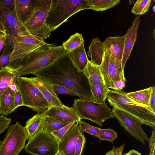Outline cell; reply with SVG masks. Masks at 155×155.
I'll use <instances>...</instances> for the list:
<instances>
[{
    "instance_id": "1",
    "label": "cell",
    "mask_w": 155,
    "mask_h": 155,
    "mask_svg": "<svg viewBox=\"0 0 155 155\" xmlns=\"http://www.w3.org/2000/svg\"><path fill=\"white\" fill-rule=\"evenodd\" d=\"M33 74L52 85L72 91L80 99L93 101L87 78L83 71H78L68 52L64 50L52 63Z\"/></svg>"
},
{
    "instance_id": "2",
    "label": "cell",
    "mask_w": 155,
    "mask_h": 155,
    "mask_svg": "<svg viewBox=\"0 0 155 155\" xmlns=\"http://www.w3.org/2000/svg\"><path fill=\"white\" fill-rule=\"evenodd\" d=\"M122 90H109L107 98L111 106L124 110L153 129L155 127V112L149 107L139 104L130 99Z\"/></svg>"
},
{
    "instance_id": "3",
    "label": "cell",
    "mask_w": 155,
    "mask_h": 155,
    "mask_svg": "<svg viewBox=\"0 0 155 155\" xmlns=\"http://www.w3.org/2000/svg\"><path fill=\"white\" fill-rule=\"evenodd\" d=\"M62 46L41 48L28 54L23 64L14 71L16 76L32 74L52 63L64 51Z\"/></svg>"
},
{
    "instance_id": "4",
    "label": "cell",
    "mask_w": 155,
    "mask_h": 155,
    "mask_svg": "<svg viewBox=\"0 0 155 155\" xmlns=\"http://www.w3.org/2000/svg\"><path fill=\"white\" fill-rule=\"evenodd\" d=\"M87 9H89L87 0H51L45 23L53 31L72 15Z\"/></svg>"
},
{
    "instance_id": "5",
    "label": "cell",
    "mask_w": 155,
    "mask_h": 155,
    "mask_svg": "<svg viewBox=\"0 0 155 155\" xmlns=\"http://www.w3.org/2000/svg\"><path fill=\"white\" fill-rule=\"evenodd\" d=\"M13 48L11 53L10 66L16 68L22 65L26 56L37 49L55 45L46 43L44 39L31 34L15 38L12 40Z\"/></svg>"
},
{
    "instance_id": "6",
    "label": "cell",
    "mask_w": 155,
    "mask_h": 155,
    "mask_svg": "<svg viewBox=\"0 0 155 155\" xmlns=\"http://www.w3.org/2000/svg\"><path fill=\"white\" fill-rule=\"evenodd\" d=\"M15 81L21 94L23 106L39 113H44L50 107L40 91L28 78L16 76Z\"/></svg>"
},
{
    "instance_id": "7",
    "label": "cell",
    "mask_w": 155,
    "mask_h": 155,
    "mask_svg": "<svg viewBox=\"0 0 155 155\" xmlns=\"http://www.w3.org/2000/svg\"><path fill=\"white\" fill-rule=\"evenodd\" d=\"M72 107L81 120H89L101 127L106 119L114 118L112 109L105 102L98 103L93 101L75 99Z\"/></svg>"
},
{
    "instance_id": "8",
    "label": "cell",
    "mask_w": 155,
    "mask_h": 155,
    "mask_svg": "<svg viewBox=\"0 0 155 155\" xmlns=\"http://www.w3.org/2000/svg\"><path fill=\"white\" fill-rule=\"evenodd\" d=\"M28 137L25 127L18 122L10 126L3 140L0 141V155H18Z\"/></svg>"
},
{
    "instance_id": "9",
    "label": "cell",
    "mask_w": 155,
    "mask_h": 155,
    "mask_svg": "<svg viewBox=\"0 0 155 155\" xmlns=\"http://www.w3.org/2000/svg\"><path fill=\"white\" fill-rule=\"evenodd\" d=\"M58 142L51 134L42 129L25 145V150L31 155H55Z\"/></svg>"
},
{
    "instance_id": "10",
    "label": "cell",
    "mask_w": 155,
    "mask_h": 155,
    "mask_svg": "<svg viewBox=\"0 0 155 155\" xmlns=\"http://www.w3.org/2000/svg\"><path fill=\"white\" fill-rule=\"evenodd\" d=\"M98 67L104 84L108 88L115 90L116 82L126 79L122 61L108 51L105 52L103 61Z\"/></svg>"
},
{
    "instance_id": "11",
    "label": "cell",
    "mask_w": 155,
    "mask_h": 155,
    "mask_svg": "<svg viewBox=\"0 0 155 155\" xmlns=\"http://www.w3.org/2000/svg\"><path fill=\"white\" fill-rule=\"evenodd\" d=\"M112 109L114 117L116 118L120 124L132 136L144 144L148 138L143 130V123L134 116L117 107Z\"/></svg>"
},
{
    "instance_id": "12",
    "label": "cell",
    "mask_w": 155,
    "mask_h": 155,
    "mask_svg": "<svg viewBox=\"0 0 155 155\" xmlns=\"http://www.w3.org/2000/svg\"><path fill=\"white\" fill-rule=\"evenodd\" d=\"M48 12L36 5L34 11L24 24L30 34L43 39L49 37L52 31L45 23Z\"/></svg>"
},
{
    "instance_id": "13",
    "label": "cell",
    "mask_w": 155,
    "mask_h": 155,
    "mask_svg": "<svg viewBox=\"0 0 155 155\" xmlns=\"http://www.w3.org/2000/svg\"><path fill=\"white\" fill-rule=\"evenodd\" d=\"M0 18L12 41L16 37L30 34L16 15L0 2Z\"/></svg>"
},
{
    "instance_id": "14",
    "label": "cell",
    "mask_w": 155,
    "mask_h": 155,
    "mask_svg": "<svg viewBox=\"0 0 155 155\" xmlns=\"http://www.w3.org/2000/svg\"><path fill=\"white\" fill-rule=\"evenodd\" d=\"M78 123L74 124L58 142V150L65 155L74 154L77 138L81 132Z\"/></svg>"
},
{
    "instance_id": "15",
    "label": "cell",
    "mask_w": 155,
    "mask_h": 155,
    "mask_svg": "<svg viewBox=\"0 0 155 155\" xmlns=\"http://www.w3.org/2000/svg\"><path fill=\"white\" fill-rule=\"evenodd\" d=\"M141 21L139 16L137 17L134 20L132 25L124 35L125 38L123 54L122 60V68L124 71L125 64L129 59L136 41L137 32Z\"/></svg>"
},
{
    "instance_id": "16",
    "label": "cell",
    "mask_w": 155,
    "mask_h": 155,
    "mask_svg": "<svg viewBox=\"0 0 155 155\" xmlns=\"http://www.w3.org/2000/svg\"><path fill=\"white\" fill-rule=\"evenodd\" d=\"M29 79L39 90L50 107H61L64 105L54 93L52 85L37 77Z\"/></svg>"
},
{
    "instance_id": "17",
    "label": "cell",
    "mask_w": 155,
    "mask_h": 155,
    "mask_svg": "<svg viewBox=\"0 0 155 155\" xmlns=\"http://www.w3.org/2000/svg\"><path fill=\"white\" fill-rule=\"evenodd\" d=\"M45 116L60 119L64 120L79 122L81 119L72 107L65 105L61 107H50L44 112Z\"/></svg>"
},
{
    "instance_id": "18",
    "label": "cell",
    "mask_w": 155,
    "mask_h": 155,
    "mask_svg": "<svg viewBox=\"0 0 155 155\" xmlns=\"http://www.w3.org/2000/svg\"><path fill=\"white\" fill-rule=\"evenodd\" d=\"M125 37L116 36L107 38L103 42L105 52L107 51L122 60L124 46Z\"/></svg>"
},
{
    "instance_id": "19",
    "label": "cell",
    "mask_w": 155,
    "mask_h": 155,
    "mask_svg": "<svg viewBox=\"0 0 155 155\" xmlns=\"http://www.w3.org/2000/svg\"><path fill=\"white\" fill-rule=\"evenodd\" d=\"M16 15L24 25L35 9L36 0H15Z\"/></svg>"
},
{
    "instance_id": "20",
    "label": "cell",
    "mask_w": 155,
    "mask_h": 155,
    "mask_svg": "<svg viewBox=\"0 0 155 155\" xmlns=\"http://www.w3.org/2000/svg\"><path fill=\"white\" fill-rule=\"evenodd\" d=\"M88 56L91 58V61L99 66L104 59L105 52L103 42L98 38H93L89 46Z\"/></svg>"
},
{
    "instance_id": "21",
    "label": "cell",
    "mask_w": 155,
    "mask_h": 155,
    "mask_svg": "<svg viewBox=\"0 0 155 155\" xmlns=\"http://www.w3.org/2000/svg\"><path fill=\"white\" fill-rule=\"evenodd\" d=\"M68 53L73 64L78 71L79 72H83L89 60L85 51L84 43Z\"/></svg>"
},
{
    "instance_id": "22",
    "label": "cell",
    "mask_w": 155,
    "mask_h": 155,
    "mask_svg": "<svg viewBox=\"0 0 155 155\" xmlns=\"http://www.w3.org/2000/svg\"><path fill=\"white\" fill-rule=\"evenodd\" d=\"M14 91L8 88L0 95V114L6 116L15 110L14 108Z\"/></svg>"
},
{
    "instance_id": "23",
    "label": "cell",
    "mask_w": 155,
    "mask_h": 155,
    "mask_svg": "<svg viewBox=\"0 0 155 155\" xmlns=\"http://www.w3.org/2000/svg\"><path fill=\"white\" fill-rule=\"evenodd\" d=\"M45 116L44 113H38L26 121L25 127L28 134V140L43 129V121Z\"/></svg>"
},
{
    "instance_id": "24",
    "label": "cell",
    "mask_w": 155,
    "mask_h": 155,
    "mask_svg": "<svg viewBox=\"0 0 155 155\" xmlns=\"http://www.w3.org/2000/svg\"><path fill=\"white\" fill-rule=\"evenodd\" d=\"M16 76L14 68L10 67L0 69V95L13 84Z\"/></svg>"
},
{
    "instance_id": "25",
    "label": "cell",
    "mask_w": 155,
    "mask_h": 155,
    "mask_svg": "<svg viewBox=\"0 0 155 155\" xmlns=\"http://www.w3.org/2000/svg\"><path fill=\"white\" fill-rule=\"evenodd\" d=\"M83 72L90 85L99 83L104 84L98 66L94 64L90 61L89 60Z\"/></svg>"
},
{
    "instance_id": "26",
    "label": "cell",
    "mask_w": 155,
    "mask_h": 155,
    "mask_svg": "<svg viewBox=\"0 0 155 155\" xmlns=\"http://www.w3.org/2000/svg\"><path fill=\"white\" fill-rule=\"evenodd\" d=\"M152 87L135 92L126 93L127 96L135 102L149 107Z\"/></svg>"
},
{
    "instance_id": "27",
    "label": "cell",
    "mask_w": 155,
    "mask_h": 155,
    "mask_svg": "<svg viewBox=\"0 0 155 155\" xmlns=\"http://www.w3.org/2000/svg\"><path fill=\"white\" fill-rule=\"evenodd\" d=\"M73 122L64 120L59 118L45 116L43 121V130L51 134Z\"/></svg>"
},
{
    "instance_id": "28",
    "label": "cell",
    "mask_w": 155,
    "mask_h": 155,
    "mask_svg": "<svg viewBox=\"0 0 155 155\" xmlns=\"http://www.w3.org/2000/svg\"><path fill=\"white\" fill-rule=\"evenodd\" d=\"M93 101L96 103L105 102L109 89L104 84L99 83L90 85Z\"/></svg>"
},
{
    "instance_id": "29",
    "label": "cell",
    "mask_w": 155,
    "mask_h": 155,
    "mask_svg": "<svg viewBox=\"0 0 155 155\" xmlns=\"http://www.w3.org/2000/svg\"><path fill=\"white\" fill-rule=\"evenodd\" d=\"M120 2V0H87L89 9L101 11L113 8Z\"/></svg>"
},
{
    "instance_id": "30",
    "label": "cell",
    "mask_w": 155,
    "mask_h": 155,
    "mask_svg": "<svg viewBox=\"0 0 155 155\" xmlns=\"http://www.w3.org/2000/svg\"><path fill=\"white\" fill-rule=\"evenodd\" d=\"M12 41L8 36L0 56V69L10 66V59L13 48Z\"/></svg>"
},
{
    "instance_id": "31",
    "label": "cell",
    "mask_w": 155,
    "mask_h": 155,
    "mask_svg": "<svg viewBox=\"0 0 155 155\" xmlns=\"http://www.w3.org/2000/svg\"><path fill=\"white\" fill-rule=\"evenodd\" d=\"M84 43L82 34L78 32L71 35L69 38L62 43V46L65 51L71 52Z\"/></svg>"
},
{
    "instance_id": "32",
    "label": "cell",
    "mask_w": 155,
    "mask_h": 155,
    "mask_svg": "<svg viewBox=\"0 0 155 155\" xmlns=\"http://www.w3.org/2000/svg\"><path fill=\"white\" fill-rule=\"evenodd\" d=\"M151 0H138L135 3L131 12L136 15L145 13L149 9Z\"/></svg>"
},
{
    "instance_id": "33",
    "label": "cell",
    "mask_w": 155,
    "mask_h": 155,
    "mask_svg": "<svg viewBox=\"0 0 155 155\" xmlns=\"http://www.w3.org/2000/svg\"><path fill=\"white\" fill-rule=\"evenodd\" d=\"M97 137L98 140H105L113 143L118 136L117 132L111 128L101 129Z\"/></svg>"
},
{
    "instance_id": "34",
    "label": "cell",
    "mask_w": 155,
    "mask_h": 155,
    "mask_svg": "<svg viewBox=\"0 0 155 155\" xmlns=\"http://www.w3.org/2000/svg\"><path fill=\"white\" fill-rule=\"evenodd\" d=\"M80 131L85 132L97 137L100 133L101 128L91 125L84 121H80L78 123Z\"/></svg>"
},
{
    "instance_id": "35",
    "label": "cell",
    "mask_w": 155,
    "mask_h": 155,
    "mask_svg": "<svg viewBox=\"0 0 155 155\" xmlns=\"http://www.w3.org/2000/svg\"><path fill=\"white\" fill-rule=\"evenodd\" d=\"M85 143V138L81 131L77 138L74 155H81Z\"/></svg>"
},
{
    "instance_id": "36",
    "label": "cell",
    "mask_w": 155,
    "mask_h": 155,
    "mask_svg": "<svg viewBox=\"0 0 155 155\" xmlns=\"http://www.w3.org/2000/svg\"><path fill=\"white\" fill-rule=\"evenodd\" d=\"M75 122H73L59 129L52 132L51 134L58 142L62 136Z\"/></svg>"
},
{
    "instance_id": "37",
    "label": "cell",
    "mask_w": 155,
    "mask_h": 155,
    "mask_svg": "<svg viewBox=\"0 0 155 155\" xmlns=\"http://www.w3.org/2000/svg\"><path fill=\"white\" fill-rule=\"evenodd\" d=\"M53 91L55 94L58 96L60 94H66L71 96H78L74 92L62 86L57 85H52Z\"/></svg>"
},
{
    "instance_id": "38",
    "label": "cell",
    "mask_w": 155,
    "mask_h": 155,
    "mask_svg": "<svg viewBox=\"0 0 155 155\" xmlns=\"http://www.w3.org/2000/svg\"><path fill=\"white\" fill-rule=\"evenodd\" d=\"M12 121L11 118L0 115V135L3 133L8 128Z\"/></svg>"
},
{
    "instance_id": "39",
    "label": "cell",
    "mask_w": 155,
    "mask_h": 155,
    "mask_svg": "<svg viewBox=\"0 0 155 155\" xmlns=\"http://www.w3.org/2000/svg\"><path fill=\"white\" fill-rule=\"evenodd\" d=\"M22 106H23V103L22 96L17 86L16 89L14 91V108L15 110L19 107Z\"/></svg>"
},
{
    "instance_id": "40",
    "label": "cell",
    "mask_w": 155,
    "mask_h": 155,
    "mask_svg": "<svg viewBox=\"0 0 155 155\" xmlns=\"http://www.w3.org/2000/svg\"><path fill=\"white\" fill-rule=\"evenodd\" d=\"M51 3V0H36V5L41 9L48 12Z\"/></svg>"
},
{
    "instance_id": "41",
    "label": "cell",
    "mask_w": 155,
    "mask_h": 155,
    "mask_svg": "<svg viewBox=\"0 0 155 155\" xmlns=\"http://www.w3.org/2000/svg\"><path fill=\"white\" fill-rule=\"evenodd\" d=\"M155 129H153L152 132V134L150 137L147 139L149 147L150 153L149 155H155Z\"/></svg>"
},
{
    "instance_id": "42",
    "label": "cell",
    "mask_w": 155,
    "mask_h": 155,
    "mask_svg": "<svg viewBox=\"0 0 155 155\" xmlns=\"http://www.w3.org/2000/svg\"><path fill=\"white\" fill-rule=\"evenodd\" d=\"M0 2L16 15L15 0H0Z\"/></svg>"
},
{
    "instance_id": "43",
    "label": "cell",
    "mask_w": 155,
    "mask_h": 155,
    "mask_svg": "<svg viewBox=\"0 0 155 155\" xmlns=\"http://www.w3.org/2000/svg\"><path fill=\"white\" fill-rule=\"evenodd\" d=\"M124 144L116 147H114L110 151L108 152L105 155H123L122 152L124 148Z\"/></svg>"
},
{
    "instance_id": "44",
    "label": "cell",
    "mask_w": 155,
    "mask_h": 155,
    "mask_svg": "<svg viewBox=\"0 0 155 155\" xmlns=\"http://www.w3.org/2000/svg\"><path fill=\"white\" fill-rule=\"evenodd\" d=\"M149 107L155 112V87L154 86L152 87L149 103Z\"/></svg>"
},
{
    "instance_id": "45",
    "label": "cell",
    "mask_w": 155,
    "mask_h": 155,
    "mask_svg": "<svg viewBox=\"0 0 155 155\" xmlns=\"http://www.w3.org/2000/svg\"><path fill=\"white\" fill-rule=\"evenodd\" d=\"M126 79H122L119 81L116 82L114 83L115 87V90H122L125 86V82H126Z\"/></svg>"
},
{
    "instance_id": "46",
    "label": "cell",
    "mask_w": 155,
    "mask_h": 155,
    "mask_svg": "<svg viewBox=\"0 0 155 155\" xmlns=\"http://www.w3.org/2000/svg\"><path fill=\"white\" fill-rule=\"evenodd\" d=\"M8 36H9L8 35L0 32V53L3 49Z\"/></svg>"
},
{
    "instance_id": "47",
    "label": "cell",
    "mask_w": 155,
    "mask_h": 155,
    "mask_svg": "<svg viewBox=\"0 0 155 155\" xmlns=\"http://www.w3.org/2000/svg\"><path fill=\"white\" fill-rule=\"evenodd\" d=\"M0 32L2 33L5 35H8L7 31L3 24L2 19L0 18Z\"/></svg>"
},
{
    "instance_id": "48",
    "label": "cell",
    "mask_w": 155,
    "mask_h": 155,
    "mask_svg": "<svg viewBox=\"0 0 155 155\" xmlns=\"http://www.w3.org/2000/svg\"><path fill=\"white\" fill-rule=\"evenodd\" d=\"M126 155H141V153L134 150H131L128 153L125 154Z\"/></svg>"
},
{
    "instance_id": "49",
    "label": "cell",
    "mask_w": 155,
    "mask_h": 155,
    "mask_svg": "<svg viewBox=\"0 0 155 155\" xmlns=\"http://www.w3.org/2000/svg\"><path fill=\"white\" fill-rule=\"evenodd\" d=\"M55 155H65L63 152L61 151L58 150Z\"/></svg>"
},
{
    "instance_id": "50",
    "label": "cell",
    "mask_w": 155,
    "mask_h": 155,
    "mask_svg": "<svg viewBox=\"0 0 155 155\" xmlns=\"http://www.w3.org/2000/svg\"><path fill=\"white\" fill-rule=\"evenodd\" d=\"M153 9L154 11V12H155V6H154L153 8Z\"/></svg>"
},
{
    "instance_id": "51",
    "label": "cell",
    "mask_w": 155,
    "mask_h": 155,
    "mask_svg": "<svg viewBox=\"0 0 155 155\" xmlns=\"http://www.w3.org/2000/svg\"><path fill=\"white\" fill-rule=\"evenodd\" d=\"M126 155L125 154V155Z\"/></svg>"
}]
</instances>
